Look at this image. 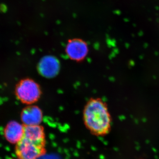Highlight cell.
<instances>
[{
	"label": "cell",
	"mask_w": 159,
	"mask_h": 159,
	"mask_svg": "<svg viewBox=\"0 0 159 159\" xmlns=\"http://www.w3.org/2000/svg\"><path fill=\"white\" fill-rule=\"evenodd\" d=\"M45 141L23 135L16 144V152L19 159H37L45 151Z\"/></svg>",
	"instance_id": "cell-2"
},
{
	"label": "cell",
	"mask_w": 159,
	"mask_h": 159,
	"mask_svg": "<svg viewBox=\"0 0 159 159\" xmlns=\"http://www.w3.org/2000/svg\"><path fill=\"white\" fill-rule=\"evenodd\" d=\"M16 96L22 102L25 104H33L37 102L42 95L40 86L33 80H23L18 84Z\"/></svg>",
	"instance_id": "cell-3"
},
{
	"label": "cell",
	"mask_w": 159,
	"mask_h": 159,
	"mask_svg": "<svg viewBox=\"0 0 159 159\" xmlns=\"http://www.w3.org/2000/svg\"><path fill=\"white\" fill-rule=\"evenodd\" d=\"M24 125L16 121H11L7 124L4 131L6 140L12 144H17L22 138Z\"/></svg>",
	"instance_id": "cell-7"
},
{
	"label": "cell",
	"mask_w": 159,
	"mask_h": 159,
	"mask_svg": "<svg viewBox=\"0 0 159 159\" xmlns=\"http://www.w3.org/2000/svg\"><path fill=\"white\" fill-rule=\"evenodd\" d=\"M40 74L47 78L56 76L59 70V63L53 56H46L40 61L38 66Z\"/></svg>",
	"instance_id": "cell-6"
},
{
	"label": "cell",
	"mask_w": 159,
	"mask_h": 159,
	"mask_svg": "<svg viewBox=\"0 0 159 159\" xmlns=\"http://www.w3.org/2000/svg\"><path fill=\"white\" fill-rule=\"evenodd\" d=\"M22 121L24 125H39L42 122V111L37 106L27 107L22 112Z\"/></svg>",
	"instance_id": "cell-5"
},
{
	"label": "cell",
	"mask_w": 159,
	"mask_h": 159,
	"mask_svg": "<svg viewBox=\"0 0 159 159\" xmlns=\"http://www.w3.org/2000/svg\"><path fill=\"white\" fill-rule=\"evenodd\" d=\"M83 119L86 127L94 135H104L110 130V113L106 103L100 98L89 99L83 111Z\"/></svg>",
	"instance_id": "cell-1"
},
{
	"label": "cell",
	"mask_w": 159,
	"mask_h": 159,
	"mask_svg": "<svg viewBox=\"0 0 159 159\" xmlns=\"http://www.w3.org/2000/svg\"><path fill=\"white\" fill-rule=\"evenodd\" d=\"M88 45L80 39L70 40L66 46L65 51L67 57L71 60L80 62L83 61L88 54Z\"/></svg>",
	"instance_id": "cell-4"
}]
</instances>
